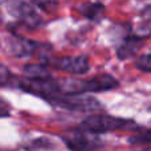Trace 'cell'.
<instances>
[{
    "label": "cell",
    "instance_id": "cell-1",
    "mask_svg": "<svg viewBox=\"0 0 151 151\" xmlns=\"http://www.w3.org/2000/svg\"><path fill=\"white\" fill-rule=\"evenodd\" d=\"M119 82L114 76L102 73L86 80L69 78L61 81L64 94H86V93H102L118 88Z\"/></svg>",
    "mask_w": 151,
    "mask_h": 151
},
{
    "label": "cell",
    "instance_id": "cell-2",
    "mask_svg": "<svg viewBox=\"0 0 151 151\" xmlns=\"http://www.w3.org/2000/svg\"><path fill=\"white\" fill-rule=\"evenodd\" d=\"M77 127L82 129V130L88 131L90 134H106L113 133L117 130H127V129H138L137 123L133 119L122 117H115V115L110 114H90L81 121V123Z\"/></svg>",
    "mask_w": 151,
    "mask_h": 151
},
{
    "label": "cell",
    "instance_id": "cell-3",
    "mask_svg": "<svg viewBox=\"0 0 151 151\" xmlns=\"http://www.w3.org/2000/svg\"><path fill=\"white\" fill-rule=\"evenodd\" d=\"M17 89L23 91H27L29 94L41 97L47 102H52L56 97H58L63 93V86L61 81L53 78L52 76L49 77H41V78H19Z\"/></svg>",
    "mask_w": 151,
    "mask_h": 151
},
{
    "label": "cell",
    "instance_id": "cell-4",
    "mask_svg": "<svg viewBox=\"0 0 151 151\" xmlns=\"http://www.w3.org/2000/svg\"><path fill=\"white\" fill-rule=\"evenodd\" d=\"M7 44L9 53L17 58L39 56L42 63H45L50 57V52H52V47L49 44H42V42L19 36V35H12L8 39Z\"/></svg>",
    "mask_w": 151,
    "mask_h": 151
},
{
    "label": "cell",
    "instance_id": "cell-5",
    "mask_svg": "<svg viewBox=\"0 0 151 151\" xmlns=\"http://www.w3.org/2000/svg\"><path fill=\"white\" fill-rule=\"evenodd\" d=\"M61 139L70 151H97L105 146V142L98 135L90 134L80 127L63 133Z\"/></svg>",
    "mask_w": 151,
    "mask_h": 151
},
{
    "label": "cell",
    "instance_id": "cell-6",
    "mask_svg": "<svg viewBox=\"0 0 151 151\" xmlns=\"http://www.w3.org/2000/svg\"><path fill=\"white\" fill-rule=\"evenodd\" d=\"M50 105L56 107L69 110V111H96L102 109V104L97 98L83 94H60L56 97Z\"/></svg>",
    "mask_w": 151,
    "mask_h": 151
},
{
    "label": "cell",
    "instance_id": "cell-7",
    "mask_svg": "<svg viewBox=\"0 0 151 151\" xmlns=\"http://www.w3.org/2000/svg\"><path fill=\"white\" fill-rule=\"evenodd\" d=\"M44 64L49 68L64 73L81 76L90 70V63L86 56H65V57H49Z\"/></svg>",
    "mask_w": 151,
    "mask_h": 151
},
{
    "label": "cell",
    "instance_id": "cell-8",
    "mask_svg": "<svg viewBox=\"0 0 151 151\" xmlns=\"http://www.w3.org/2000/svg\"><path fill=\"white\" fill-rule=\"evenodd\" d=\"M9 12H12V15L15 16L23 25L28 27V28H31V29L39 28V27L42 25L41 16L36 12L33 5H31L27 1L13 3L9 7Z\"/></svg>",
    "mask_w": 151,
    "mask_h": 151
},
{
    "label": "cell",
    "instance_id": "cell-9",
    "mask_svg": "<svg viewBox=\"0 0 151 151\" xmlns=\"http://www.w3.org/2000/svg\"><path fill=\"white\" fill-rule=\"evenodd\" d=\"M147 37H149V35H145V36H141V35H127L123 39V41L121 42V45L117 48V52H115L117 57L119 60H127L130 57H134L138 53V50L143 47Z\"/></svg>",
    "mask_w": 151,
    "mask_h": 151
},
{
    "label": "cell",
    "instance_id": "cell-10",
    "mask_svg": "<svg viewBox=\"0 0 151 151\" xmlns=\"http://www.w3.org/2000/svg\"><path fill=\"white\" fill-rule=\"evenodd\" d=\"M77 11L86 19L99 21L105 16V5L102 3H82L78 5Z\"/></svg>",
    "mask_w": 151,
    "mask_h": 151
},
{
    "label": "cell",
    "instance_id": "cell-11",
    "mask_svg": "<svg viewBox=\"0 0 151 151\" xmlns=\"http://www.w3.org/2000/svg\"><path fill=\"white\" fill-rule=\"evenodd\" d=\"M49 66L44 63L40 64H27L23 68L24 76L29 78H41V77H49L50 72H49Z\"/></svg>",
    "mask_w": 151,
    "mask_h": 151
},
{
    "label": "cell",
    "instance_id": "cell-12",
    "mask_svg": "<svg viewBox=\"0 0 151 151\" xmlns=\"http://www.w3.org/2000/svg\"><path fill=\"white\" fill-rule=\"evenodd\" d=\"M131 145H151V129H137V133L129 138Z\"/></svg>",
    "mask_w": 151,
    "mask_h": 151
},
{
    "label": "cell",
    "instance_id": "cell-13",
    "mask_svg": "<svg viewBox=\"0 0 151 151\" xmlns=\"http://www.w3.org/2000/svg\"><path fill=\"white\" fill-rule=\"evenodd\" d=\"M135 66L141 72L151 73V53H146V55L139 56L135 61Z\"/></svg>",
    "mask_w": 151,
    "mask_h": 151
},
{
    "label": "cell",
    "instance_id": "cell-14",
    "mask_svg": "<svg viewBox=\"0 0 151 151\" xmlns=\"http://www.w3.org/2000/svg\"><path fill=\"white\" fill-rule=\"evenodd\" d=\"M53 145L48 138H37L31 142V146L27 147L29 151H36V150H49L52 149Z\"/></svg>",
    "mask_w": 151,
    "mask_h": 151
},
{
    "label": "cell",
    "instance_id": "cell-15",
    "mask_svg": "<svg viewBox=\"0 0 151 151\" xmlns=\"http://www.w3.org/2000/svg\"><path fill=\"white\" fill-rule=\"evenodd\" d=\"M141 16L146 21H151V5H147L141 11Z\"/></svg>",
    "mask_w": 151,
    "mask_h": 151
},
{
    "label": "cell",
    "instance_id": "cell-16",
    "mask_svg": "<svg viewBox=\"0 0 151 151\" xmlns=\"http://www.w3.org/2000/svg\"><path fill=\"white\" fill-rule=\"evenodd\" d=\"M8 109H9V107H8L5 99L1 98V117L3 118H5V117H8V115H9V111H8Z\"/></svg>",
    "mask_w": 151,
    "mask_h": 151
}]
</instances>
